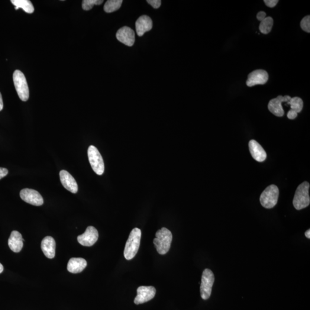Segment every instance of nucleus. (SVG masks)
I'll use <instances>...</instances> for the list:
<instances>
[{
    "label": "nucleus",
    "instance_id": "nucleus-4",
    "mask_svg": "<svg viewBox=\"0 0 310 310\" xmlns=\"http://www.w3.org/2000/svg\"><path fill=\"white\" fill-rule=\"evenodd\" d=\"M13 80L19 98L22 101H28L30 97V92L24 74L20 70H15L13 74Z\"/></svg>",
    "mask_w": 310,
    "mask_h": 310
},
{
    "label": "nucleus",
    "instance_id": "nucleus-22",
    "mask_svg": "<svg viewBox=\"0 0 310 310\" xmlns=\"http://www.w3.org/2000/svg\"><path fill=\"white\" fill-rule=\"evenodd\" d=\"M273 25V20L271 17H266L262 21H261L259 25V30L261 33L267 35L269 34L272 30Z\"/></svg>",
    "mask_w": 310,
    "mask_h": 310
},
{
    "label": "nucleus",
    "instance_id": "nucleus-1",
    "mask_svg": "<svg viewBox=\"0 0 310 310\" xmlns=\"http://www.w3.org/2000/svg\"><path fill=\"white\" fill-rule=\"evenodd\" d=\"M141 237V231L138 228H134L129 234L126 243L124 252L126 259L131 260L134 258L138 252L139 249Z\"/></svg>",
    "mask_w": 310,
    "mask_h": 310
},
{
    "label": "nucleus",
    "instance_id": "nucleus-25",
    "mask_svg": "<svg viewBox=\"0 0 310 310\" xmlns=\"http://www.w3.org/2000/svg\"><path fill=\"white\" fill-rule=\"evenodd\" d=\"M300 27L302 30L306 32H310V16H307L300 22Z\"/></svg>",
    "mask_w": 310,
    "mask_h": 310
},
{
    "label": "nucleus",
    "instance_id": "nucleus-3",
    "mask_svg": "<svg viewBox=\"0 0 310 310\" xmlns=\"http://www.w3.org/2000/svg\"><path fill=\"white\" fill-rule=\"evenodd\" d=\"M309 189L310 184L308 182L300 184L297 188L293 200V205L298 211L305 209L309 206L310 203Z\"/></svg>",
    "mask_w": 310,
    "mask_h": 310
},
{
    "label": "nucleus",
    "instance_id": "nucleus-9",
    "mask_svg": "<svg viewBox=\"0 0 310 310\" xmlns=\"http://www.w3.org/2000/svg\"><path fill=\"white\" fill-rule=\"evenodd\" d=\"M98 232L97 229L92 226L87 228L83 234L78 236V243L85 247H92L97 241Z\"/></svg>",
    "mask_w": 310,
    "mask_h": 310
},
{
    "label": "nucleus",
    "instance_id": "nucleus-28",
    "mask_svg": "<svg viewBox=\"0 0 310 310\" xmlns=\"http://www.w3.org/2000/svg\"><path fill=\"white\" fill-rule=\"evenodd\" d=\"M256 18L258 21H262L266 18V13L263 11L258 12Z\"/></svg>",
    "mask_w": 310,
    "mask_h": 310
},
{
    "label": "nucleus",
    "instance_id": "nucleus-32",
    "mask_svg": "<svg viewBox=\"0 0 310 310\" xmlns=\"http://www.w3.org/2000/svg\"><path fill=\"white\" fill-rule=\"evenodd\" d=\"M305 236L307 238H309V239L310 238V229H309V230L305 232Z\"/></svg>",
    "mask_w": 310,
    "mask_h": 310
},
{
    "label": "nucleus",
    "instance_id": "nucleus-12",
    "mask_svg": "<svg viewBox=\"0 0 310 310\" xmlns=\"http://www.w3.org/2000/svg\"><path fill=\"white\" fill-rule=\"evenodd\" d=\"M291 98L289 96H279L276 98L271 99L268 105L269 111L277 117H282L284 115V109L282 103L288 102Z\"/></svg>",
    "mask_w": 310,
    "mask_h": 310
},
{
    "label": "nucleus",
    "instance_id": "nucleus-6",
    "mask_svg": "<svg viewBox=\"0 0 310 310\" xmlns=\"http://www.w3.org/2000/svg\"><path fill=\"white\" fill-rule=\"evenodd\" d=\"M88 155L90 165L95 173L98 175H102L105 171L104 162L101 154L97 148L90 145L88 148Z\"/></svg>",
    "mask_w": 310,
    "mask_h": 310
},
{
    "label": "nucleus",
    "instance_id": "nucleus-7",
    "mask_svg": "<svg viewBox=\"0 0 310 310\" xmlns=\"http://www.w3.org/2000/svg\"><path fill=\"white\" fill-rule=\"evenodd\" d=\"M214 273L211 270L206 269L203 271L201 288H200L201 298L203 299L207 300L211 297L212 287L213 284L214 283Z\"/></svg>",
    "mask_w": 310,
    "mask_h": 310
},
{
    "label": "nucleus",
    "instance_id": "nucleus-20",
    "mask_svg": "<svg viewBox=\"0 0 310 310\" xmlns=\"http://www.w3.org/2000/svg\"><path fill=\"white\" fill-rule=\"evenodd\" d=\"M12 4L15 6L16 10H18L19 8L23 9L24 11L27 14H32L35 11L33 4L29 0H12Z\"/></svg>",
    "mask_w": 310,
    "mask_h": 310
},
{
    "label": "nucleus",
    "instance_id": "nucleus-14",
    "mask_svg": "<svg viewBox=\"0 0 310 310\" xmlns=\"http://www.w3.org/2000/svg\"><path fill=\"white\" fill-rule=\"evenodd\" d=\"M60 182L64 188L73 194H76L78 190V186L75 179L66 170L60 171L59 173Z\"/></svg>",
    "mask_w": 310,
    "mask_h": 310
},
{
    "label": "nucleus",
    "instance_id": "nucleus-33",
    "mask_svg": "<svg viewBox=\"0 0 310 310\" xmlns=\"http://www.w3.org/2000/svg\"><path fill=\"white\" fill-rule=\"evenodd\" d=\"M4 271V267H3L2 265L0 263V273H1Z\"/></svg>",
    "mask_w": 310,
    "mask_h": 310
},
{
    "label": "nucleus",
    "instance_id": "nucleus-11",
    "mask_svg": "<svg viewBox=\"0 0 310 310\" xmlns=\"http://www.w3.org/2000/svg\"><path fill=\"white\" fill-rule=\"evenodd\" d=\"M269 74L264 70H256L249 74L247 80L248 87L264 85L269 80Z\"/></svg>",
    "mask_w": 310,
    "mask_h": 310
},
{
    "label": "nucleus",
    "instance_id": "nucleus-2",
    "mask_svg": "<svg viewBox=\"0 0 310 310\" xmlns=\"http://www.w3.org/2000/svg\"><path fill=\"white\" fill-rule=\"evenodd\" d=\"M172 240L173 234L169 229L163 228L158 231L154 240L157 252L162 255L166 254L170 250Z\"/></svg>",
    "mask_w": 310,
    "mask_h": 310
},
{
    "label": "nucleus",
    "instance_id": "nucleus-5",
    "mask_svg": "<svg viewBox=\"0 0 310 310\" xmlns=\"http://www.w3.org/2000/svg\"><path fill=\"white\" fill-rule=\"evenodd\" d=\"M279 195V190L275 185H271L261 194V205L266 209H272L277 204Z\"/></svg>",
    "mask_w": 310,
    "mask_h": 310
},
{
    "label": "nucleus",
    "instance_id": "nucleus-29",
    "mask_svg": "<svg viewBox=\"0 0 310 310\" xmlns=\"http://www.w3.org/2000/svg\"><path fill=\"white\" fill-rule=\"evenodd\" d=\"M297 116H298V114L295 111H292V110H290V111L287 114V117H288L290 119H294L296 118Z\"/></svg>",
    "mask_w": 310,
    "mask_h": 310
},
{
    "label": "nucleus",
    "instance_id": "nucleus-26",
    "mask_svg": "<svg viewBox=\"0 0 310 310\" xmlns=\"http://www.w3.org/2000/svg\"><path fill=\"white\" fill-rule=\"evenodd\" d=\"M147 2L151 6H153L155 9H158L161 5V1L160 0H147Z\"/></svg>",
    "mask_w": 310,
    "mask_h": 310
},
{
    "label": "nucleus",
    "instance_id": "nucleus-13",
    "mask_svg": "<svg viewBox=\"0 0 310 310\" xmlns=\"http://www.w3.org/2000/svg\"><path fill=\"white\" fill-rule=\"evenodd\" d=\"M116 38L121 43L129 47L133 46L135 43V32L128 27H123L119 29L116 34Z\"/></svg>",
    "mask_w": 310,
    "mask_h": 310
},
{
    "label": "nucleus",
    "instance_id": "nucleus-16",
    "mask_svg": "<svg viewBox=\"0 0 310 310\" xmlns=\"http://www.w3.org/2000/svg\"><path fill=\"white\" fill-rule=\"evenodd\" d=\"M249 148H250L252 156L253 157L254 159L258 161V162H262V161L266 159L267 154L266 151L256 140H251L250 143H249Z\"/></svg>",
    "mask_w": 310,
    "mask_h": 310
},
{
    "label": "nucleus",
    "instance_id": "nucleus-21",
    "mask_svg": "<svg viewBox=\"0 0 310 310\" xmlns=\"http://www.w3.org/2000/svg\"><path fill=\"white\" fill-rule=\"evenodd\" d=\"M122 0H108L106 1L103 9L106 13H112L118 10L122 4Z\"/></svg>",
    "mask_w": 310,
    "mask_h": 310
},
{
    "label": "nucleus",
    "instance_id": "nucleus-24",
    "mask_svg": "<svg viewBox=\"0 0 310 310\" xmlns=\"http://www.w3.org/2000/svg\"><path fill=\"white\" fill-rule=\"evenodd\" d=\"M103 0H83L82 6L83 10L89 11L94 5H99L102 4Z\"/></svg>",
    "mask_w": 310,
    "mask_h": 310
},
{
    "label": "nucleus",
    "instance_id": "nucleus-10",
    "mask_svg": "<svg viewBox=\"0 0 310 310\" xmlns=\"http://www.w3.org/2000/svg\"><path fill=\"white\" fill-rule=\"evenodd\" d=\"M156 292V289L153 286H140L137 290V295L134 303L136 305H140L150 301L154 298Z\"/></svg>",
    "mask_w": 310,
    "mask_h": 310
},
{
    "label": "nucleus",
    "instance_id": "nucleus-8",
    "mask_svg": "<svg viewBox=\"0 0 310 310\" xmlns=\"http://www.w3.org/2000/svg\"><path fill=\"white\" fill-rule=\"evenodd\" d=\"M20 195L21 198L29 204L37 206L43 204V197L36 190L31 189H22L20 193Z\"/></svg>",
    "mask_w": 310,
    "mask_h": 310
},
{
    "label": "nucleus",
    "instance_id": "nucleus-23",
    "mask_svg": "<svg viewBox=\"0 0 310 310\" xmlns=\"http://www.w3.org/2000/svg\"><path fill=\"white\" fill-rule=\"evenodd\" d=\"M289 105L291 106V110L295 111L298 114L302 111L303 107V100L299 97H293L291 98L289 101L287 102Z\"/></svg>",
    "mask_w": 310,
    "mask_h": 310
},
{
    "label": "nucleus",
    "instance_id": "nucleus-31",
    "mask_svg": "<svg viewBox=\"0 0 310 310\" xmlns=\"http://www.w3.org/2000/svg\"><path fill=\"white\" fill-rule=\"evenodd\" d=\"M4 108V103H3V100L1 93H0V111H1Z\"/></svg>",
    "mask_w": 310,
    "mask_h": 310
},
{
    "label": "nucleus",
    "instance_id": "nucleus-27",
    "mask_svg": "<svg viewBox=\"0 0 310 310\" xmlns=\"http://www.w3.org/2000/svg\"><path fill=\"white\" fill-rule=\"evenodd\" d=\"M264 2L268 7L273 8L279 2V1L278 0H265Z\"/></svg>",
    "mask_w": 310,
    "mask_h": 310
},
{
    "label": "nucleus",
    "instance_id": "nucleus-30",
    "mask_svg": "<svg viewBox=\"0 0 310 310\" xmlns=\"http://www.w3.org/2000/svg\"><path fill=\"white\" fill-rule=\"evenodd\" d=\"M8 174V170L5 168L0 167V179L3 178Z\"/></svg>",
    "mask_w": 310,
    "mask_h": 310
},
{
    "label": "nucleus",
    "instance_id": "nucleus-15",
    "mask_svg": "<svg viewBox=\"0 0 310 310\" xmlns=\"http://www.w3.org/2000/svg\"><path fill=\"white\" fill-rule=\"evenodd\" d=\"M153 27V22L149 16H140L136 22V29L138 37L143 36L145 32L150 31Z\"/></svg>",
    "mask_w": 310,
    "mask_h": 310
},
{
    "label": "nucleus",
    "instance_id": "nucleus-18",
    "mask_svg": "<svg viewBox=\"0 0 310 310\" xmlns=\"http://www.w3.org/2000/svg\"><path fill=\"white\" fill-rule=\"evenodd\" d=\"M24 239L22 235L18 231H13L8 240V245L11 250L15 253H19L23 247Z\"/></svg>",
    "mask_w": 310,
    "mask_h": 310
},
{
    "label": "nucleus",
    "instance_id": "nucleus-19",
    "mask_svg": "<svg viewBox=\"0 0 310 310\" xmlns=\"http://www.w3.org/2000/svg\"><path fill=\"white\" fill-rule=\"evenodd\" d=\"M87 266V261L83 258H71L67 264V270L72 273L82 272Z\"/></svg>",
    "mask_w": 310,
    "mask_h": 310
},
{
    "label": "nucleus",
    "instance_id": "nucleus-17",
    "mask_svg": "<svg viewBox=\"0 0 310 310\" xmlns=\"http://www.w3.org/2000/svg\"><path fill=\"white\" fill-rule=\"evenodd\" d=\"M41 248L45 256L48 258H53L56 256V243L50 236L43 238L41 241Z\"/></svg>",
    "mask_w": 310,
    "mask_h": 310
}]
</instances>
